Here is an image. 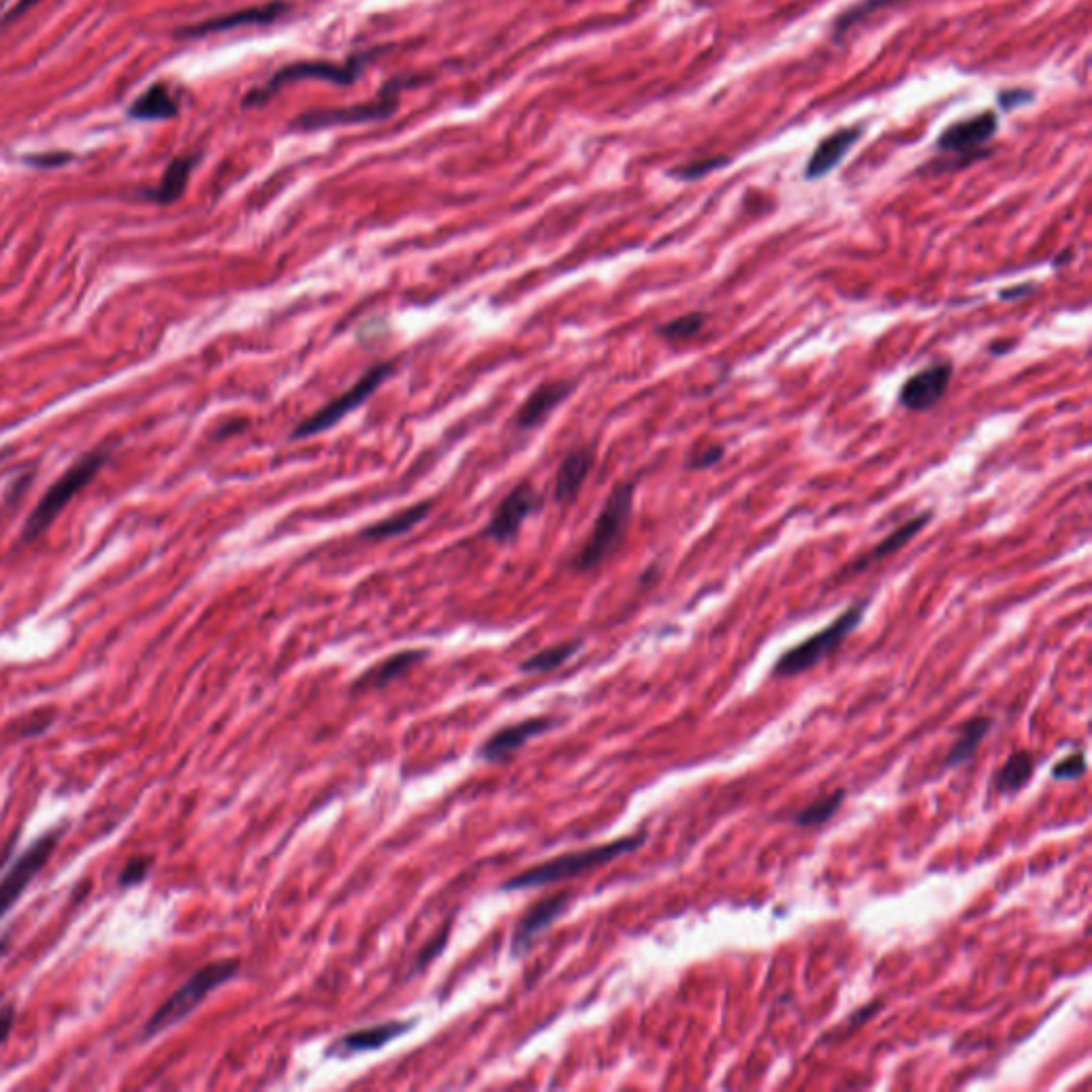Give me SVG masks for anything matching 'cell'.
Here are the masks:
<instances>
[{"instance_id": "obj_31", "label": "cell", "mask_w": 1092, "mask_h": 1092, "mask_svg": "<svg viewBox=\"0 0 1092 1092\" xmlns=\"http://www.w3.org/2000/svg\"><path fill=\"white\" fill-rule=\"evenodd\" d=\"M725 457V447L723 444H717V442H711V444H702L700 449H696L690 459H687L685 468L690 472H702V470H711L715 468L717 463H721Z\"/></svg>"}, {"instance_id": "obj_15", "label": "cell", "mask_w": 1092, "mask_h": 1092, "mask_svg": "<svg viewBox=\"0 0 1092 1092\" xmlns=\"http://www.w3.org/2000/svg\"><path fill=\"white\" fill-rule=\"evenodd\" d=\"M595 447H579L565 455L555 476V502L559 506H570L579 500L585 480L595 465Z\"/></svg>"}, {"instance_id": "obj_8", "label": "cell", "mask_w": 1092, "mask_h": 1092, "mask_svg": "<svg viewBox=\"0 0 1092 1092\" xmlns=\"http://www.w3.org/2000/svg\"><path fill=\"white\" fill-rule=\"evenodd\" d=\"M393 372H395V363L393 361L378 363V366H374L372 370H368L366 374H363L348 391H344L342 395L334 397L329 403H325V406H322L320 410H316L312 417L301 421L291 431V440H305V437L318 435L322 431L336 427L346 415H350L356 408H361L363 403H366L384 384V380H389L393 376Z\"/></svg>"}, {"instance_id": "obj_39", "label": "cell", "mask_w": 1092, "mask_h": 1092, "mask_svg": "<svg viewBox=\"0 0 1092 1092\" xmlns=\"http://www.w3.org/2000/svg\"><path fill=\"white\" fill-rule=\"evenodd\" d=\"M16 1024V1005L7 1003L0 1007V1043H5Z\"/></svg>"}, {"instance_id": "obj_36", "label": "cell", "mask_w": 1092, "mask_h": 1092, "mask_svg": "<svg viewBox=\"0 0 1092 1092\" xmlns=\"http://www.w3.org/2000/svg\"><path fill=\"white\" fill-rule=\"evenodd\" d=\"M26 165L38 167V169H50V167H62L71 160L69 152H44V154H30L22 158Z\"/></svg>"}, {"instance_id": "obj_32", "label": "cell", "mask_w": 1092, "mask_h": 1092, "mask_svg": "<svg viewBox=\"0 0 1092 1092\" xmlns=\"http://www.w3.org/2000/svg\"><path fill=\"white\" fill-rule=\"evenodd\" d=\"M727 163H730V158H704V160H696V163H690V165H683V167L672 169L670 176L676 178V180L692 182V180H700V178L709 176V174L715 171V169L725 167Z\"/></svg>"}, {"instance_id": "obj_41", "label": "cell", "mask_w": 1092, "mask_h": 1092, "mask_svg": "<svg viewBox=\"0 0 1092 1092\" xmlns=\"http://www.w3.org/2000/svg\"><path fill=\"white\" fill-rule=\"evenodd\" d=\"M1014 346H1016V340H996V342H992V344L988 346V350H990V354L1001 356V354L1011 352V348H1014Z\"/></svg>"}, {"instance_id": "obj_38", "label": "cell", "mask_w": 1092, "mask_h": 1092, "mask_svg": "<svg viewBox=\"0 0 1092 1092\" xmlns=\"http://www.w3.org/2000/svg\"><path fill=\"white\" fill-rule=\"evenodd\" d=\"M1037 293V285L1035 282H1024V285H1016V287H1007V289H1001L998 291V299L1001 301H1018V299H1027L1031 295Z\"/></svg>"}, {"instance_id": "obj_40", "label": "cell", "mask_w": 1092, "mask_h": 1092, "mask_svg": "<svg viewBox=\"0 0 1092 1092\" xmlns=\"http://www.w3.org/2000/svg\"><path fill=\"white\" fill-rule=\"evenodd\" d=\"M38 3H42V0H18V3L5 14V18H3V22H0V24L5 26V24H11V22L20 20L26 11H30V9H32L34 5H38Z\"/></svg>"}, {"instance_id": "obj_43", "label": "cell", "mask_w": 1092, "mask_h": 1092, "mask_svg": "<svg viewBox=\"0 0 1092 1092\" xmlns=\"http://www.w3.org/2000/svg\"><path fill=\"white\" fill-rule=\"evenodd\" d=\"M9 945H11V939L7 935L0 937V960H3V956L9 952Z\"/></svg>"}, {"instance_id": "obj_35", "label": "cell", "mask_w": 1092, "mask_h": 1092, "mask_svg": "<svg viewBox=\"0 0 1092 1092\" xmlns=\"http://www.w3.org/2000/svg\"><path fill=\"white\" fill-rule=\"evenodd\" d=\"M54 721V713L52 711H38L34 715H30L28 719H24V723L18 727L20 737H38L44 735L48 727L52 725Z\"/></svg>"}, {"instance_id": "obj_21", "label": "cell", "mask_w": 1092, "mask_h": 1092, "mask_svg": "<svg viewBox=\"0 0 1092 1092\" xmlns=\"http://www.w3.org/2000/svg\"><path fill=\"white\" fill-rule=\"evenodd\" d=\"M429 656V651L425 649H408V651H399V654H393L389 656L387 660L378 662L374 668H370L368 672H363L354 685H352V692H372V690H382V687L391 685L393 681H397L399 676H403L406 672H410L417 664H421L425 658Z\"/></svg>"}, {"instance_id": "obj_26", "label": "cell", "mask_w": 1092, "mask_h": 1092, "mask_svg": "<svg viewBox=\"0 0 1092 1092\" xmlns=\"http://www.w3.org/2000/svg\"><path fill=\"white\" fill-rule=\"evenodd\" d=\"M992 727V719L990 717H974L968 719L958 733V739L956 743L952 745L950 749V755H948V766L950 768H956L964 762H968L970 757L976 755L978 747L982 745V741L988 737Z\"/></svg>"}, {"instance_id": "obj_3", "label": "cell", "mask_w": 1092, "mask_h": 1092, "mask_svg": "<svg viewBox=\"0 0 1092 1092\" xmlns=\"http://www.w3.org/2000/svg\"><path fill=\"white\" fill-rule=\"evenodd\" d=\"M111 457L109 447H99L86 455L79 457L54 484L38 500L34 510L28 514L24 528H22V542H32L42 534H46L54 521L60 516V512L82 494L88 484L101 474V470L107 465Z\"/></svg>"}, {"instance_id": "obj_42", "label": "cell", "mask_w": 1092, "mask_h": 1092, "mask_svg": "<svg viewBox=\"0 0 1092 1092\" xmlns=\"http://www.w3.org/2000/svg\"><path fill=\"white\" fill-rule=\"evenodd\" d=\"M241 427H246V423H244V421H239L237 425H231V423H229V425H224V427H222V429H220V431H218L216 435H218V437H227V433H233L235 429H241Z\"/></svg>"}, {"instance_id": "obj_34", "label": "cell", "mask_w": 1092, "mask_h": 1092, "mask_svg": "<svg viewBox=\"0 0 1092 1092\" xmlns=\"http://www.w3.org/2000/svg\"><path fill=\"white\" fill-rule=\"evenodd\" d=\"M1086 773V755L1084 751H1073L1059 764L1051 768V777L1061 781H1073L1080 779Z\"/></svg>"}, {"instance_id": "obj_33", "label": "cell", "mask_w": 1092, "mask_h": 1092, "mask_svg": "<svg viewBox=\"0 0 1092 1092\" xmlns=\"http://www.w3.org/2000/svg\"><path fill=\"white\" fill-rule=\"evenodd\" d=\"M152 864H154L152 856H133L125 864L123 873H119V879H117L119 887H133V885L143 883L152 871Z\"/></svg>"}, {"instance_id": "obj_2", "label": "cell", "mask_w": 1092, "mask_h": 1092, "mask_svg": "<svg viewBox=\"0 0 1092 1092\" xmlns=\"http://www.w3.org/2000/svg\"><path fill=\"white\" fill-rule=\"evenodd\" d=\"M237 974H239V960L235 958L214 960V962H208L201 968H196L194 974L167 1001L160 1003L154 1014L145 1020L141 1039H154L156 1035L180 1024L214 990L231 982Z\"/></svg>"}, {"instance_id": "obj_5", "label": "cell", "mask_w": 1092, "mask_h": 1092, "mask_svg": "<svg viewBox=\"0 0 1092 1092\" xmlns=\"http://www.w3.org/2000/svg\"><path fill=\"white\" fill-rule=\"evenodd\" d=\"M372 54H358L344 62H331V60H301L287 66H279L265 84L257 86L244 97L246 109L263 107L267 105L282 88H287L295 82H303V79H316V82H327L336 86H352L356 79L363 75V69L370 62Z\"/></svg>"}, {"instance_id": "obj_13", "label": "cell", "mask_w": 1092, "mask_h": 1092, "mask_svg": "<svg viewBox=\"0 0 1092 1092\" xmlns=\"http://www.w3.org/2000/svg\"><path fill=\"white\" fill-rule=\"evenodd\" d=\"M555 725V719L551 717H532L518 723H510L502 730H498L489 741H484L480 747V757L487 762H502L508 760L514 751L528 745L532 739L549 733Z\"/></svg>"}, {"instance_id": "obj_24", "label": "cell", "mask_w": 1092, "mask_h": 1092, "mask_svg": "<svg viewBox=\"0 0 1092 1092\" xmlns=\"http://www.w3.org/2000/svg\"><path fill=\"white\" fill-rule=\"evenodd\" d=\"M178 101L169 86L152 84L141 97H137L129 109L133 119H171L178 115Z\"/></svg>"}, {"instance_id": "obj_37", "label": "cell", "mask_w": 1092, "mask_h": 1092, "mask_svg": "<svg viewBox=\"0 0 1092 1092\" xmlns=\"http://www.w3.org/2000/svg\"><path fill=\"white\" fill-rule=\"evenodd\" d=\"M1033 92L1031 90H1024V88H1014V90H1005L998 95V103L1003 109H1014V107H1020V105H1027L1029 101H1033Z\"/></svg>"}, {"instance_id": "obj_28", "label": "cell", "mask_w": 1092, "mask_h": 1092, "mask_svg": "<svg viewBox=\"0 0 1092 1092\" xmlns=\"http://www.w3.org/2000/svg\"><path fill=\"white\" fill-rule=\"evenodd\" d=\"M845 800V790H836L820 800H816L814 804H808L806 808H802V811L794 814L792 822L796 826H802V828H814V826H822L826 824L828 820H832V816L838 811L841 804Z\"/></svg>"}, {"instance_id": "obj_30", "label": "cell", "mask_w": 1092, "mask_h": 1092, "mask_svg": "<svg viewBox=\"0 0 1092 1092\" xmlns=\"http://www.w3.org/2000/svg\"><path fill=\"white\" fill-rule=\"evenodd\" d=\"M889 3H897V0H862L860 5H856V7H852V9H847V11L841 14V16L836 18V22H834V36H836V38L845 36L849 30H852V28L858 24V22H862L864 18H869V14L881 9V7L889 5Z\"/></svg>"}, {"instance_id": "obj_1", "label": "cell", "mask_w": 1092, "mask_h": 1092, "mask_svg": "<svg viewBox=\"0 0 1092 1092\" xmlns=\"http://www.w3.org/2000/svg\"><path fill=\"white\" fill-rule=\"evenodd\" d=\"M636 489V480L619 482L611 496L606 498L600 514L595 516L591 534L577 553L575 568L579 572H591L600 568L604 561H609L623 547L632 525Z\"/></svg>"}, {"instance_id": "obj_23", "label": "cell", "mask_w": 1092, "mask_h": 1092, "mask_svg": "<svg viewBox=\"0 0 1092 1092\" xmlns=\"http://www.w3.org/2000/svg\"><path fill=\"white\" fill-rule=\"evenodd\" d=\"M198 160H201V154L176 156L169 163V167L165 169L163 178H160L158 186L148 190L145 196L150 201H154V204H158V206L176 204L178 198L184 196V192L188 188V180H190V176H192Z\"/></svg>"}, {"instance_id": "obj_29", "label": "cell", "mask_w": 1092, "mask_h": 1092, "mask_svg": "<svg viewBox=\"0 0 1092 1092\" xmlns=\"http://www.w3.org/2000/svg\"><path fill=\"white\" fill-rule=\"evenodd\" d=\"M707 322H709L707 312H690V314H683L674 320L664 322V325L656 329V334L668 342H685V340L696 338L707 327Z\"/></svg>"}, {"instance_id": "obj_11", "label": "cell", "mask_w": 1092, "mask_h": 1092, "mask_svg": "<svg viewBox=\"0 0 1092 1092\" xmlns=\"http://www.w3.org/2000/svg\"><path fill=\"white\" fill-rule=\"evenodd\" d=\"M954 378V363L939 358L907 378L899 391V406L909 412H928L939 406Z\"/></svg>"}, {"instance_id": "obj_12", "label": "cell", "mask_w": 1092, "mask_h": 1092, "mask_svg": "<svg viewBox=\"0 0 1092 1092\" xmlns=\"http://www.w3.org/2000/svg\"><path fill=\"white\" fill-rule=\"evenodd\" d=\"M998 129V117L994 111H984V113H978L974 117H966L962 119V123H956L952 127H948L939 141H937V148L945 154H956V156H964V154H970L976 152L980 145H984L986 141H990L994 137Z\"/></svg>"}, {"instance_id": "obj_22", "label": "cell", "mask_w": 1092, "mask_h": 1092, "mask_svg": "<svg viewBox=\"0 0 1092 1092\" xmlns=\"http://www.w3.org/2000/svg\"><path fill=\"white\" fill-rule=\"evenodd\" d=\"M433 510V502L431 500H425V502H419V504H412L408 508H403L387 518H380L378 523L370 525V528H366L361 532V538L363 540H370V542H380V540H391V538H397V536H403L412 532L415 528H419V525L431 514Z\"/></svg>"}, {"instance_id": "obj_7", "label": "cell", "mask_w": 1092, "mask_h": 1092, "mask_svg": "<svg viewBox=\"0 0 1092 1092\" xmlns=\"http://www.w3.org/2000/svg\"><path fill=\"white\" fill-rule=\"evenodd\" d=\"M417 77H395L391 82L384 84V88L378 92L376 99L358 103L352 107H340V109H314L308 113H301L293 119L291 131L301 133H314V131H325V129H338V127H350V125H366V123H382L399 109V95L417 86Z\"/></svg>"}, {"instance_id": "obj_4", "label": "cell", "mask_w": 1092, "mask_h": 1092, "mask_svg": "<svg viewBox=\"0 0 1092 1092\" xmlns=\"http://www.w3.org/2000/svg\"><path fill=\"white\" fill-rule=\"evenodd\" d=\"M644 841H646V834H634V836H623L611 843L593 845V847L581 849V852H570V854L551 858L542 864H536L528 871H523L521 875L512 877L510 881L504 883V889H530V887L557 883V881L570 879V877H579L587 871H593L625 854L636 852L638 847L644 845Z\"/></svg>"}, {"instance_id": "obj_16", "label": "cell", "mask_w": 1092, "mask_h": 1092, "mask_svg": "<svg viewBox=\"0 0 1092 1092\" xmlns=\"http://www.w3.org/2000/svg\"><path fill=\"white\" fill-rule=\"evenodd\" d=\"M287 11H289V5H285V3L259 5V7H250V9H241V11H233V14H227V16L212 18L208 22H201V24L190 26V28H182L180 36H208V34L227 32V30H233V28H239V26L273 24L275 20H279Z\"/></svg>"}, {"instance_id": "obj_25", "label": "cell", "mask_w": 1092, "mask_h": 1092, "mask_svg": "<svg viewBox=\"0 0 1092 1092\" xmlns=\"http://www.w3.org/2000/svg\"><path fill=\"white\" fill-rule=\"evenodd\" d=\"M1035 755L1031 751H1016L1011 753V757L998 768V773L994 775V790L1001 792V794H1016L1020 792L1033 777L1035 773Z\"/></svg>"}, {"instance_id": "obj_18", "label": "cell", "mask_w": 1092, "mask_h": 1092, "mask_svg": "<svg viewBox=\"0 0 1092 1092\" xmlns=\"http://www.w3.org/2000/svg\"><path fill=\"white\" fill-rule=\"evenodd\" d=\"M412 1027H415L412 1020H403V1022L401 1020H393V1022H384V1024H378V1027L352 1031V1033L340 1037L329 1047V1055L346 1059V1057L363 1055V1051H374L378 1047H384L387 1043H391L399 1035L408 1033Z\"/></svg>"}, {"instance_id": "obj_9", "label": "cell", "mask_w": 1092, "mask_h": 1092, "mask_svg": "<svg viewBox=\"0 0 1092 1092\" xmlns=\"http://www.w3.org/2000/svg\"><path fill=\"white\" fill-rule=\"evenodd\" d=\"M66 828H69L66 824H60L38 836L9 867L5 877L0 879V917L7 915L14 909V905L22 899V895L26 893V887L32 883V879L42 873L46 864L52 860Z\"/></svg>"}, {"instance_id": "obj_19", "label": "cell", "mask_w": 1092, "mask_h": 1092, "mask_svg": "<svg viewBox=\"0 0 1092 1092\" xmlns=\"http://www.w3.org/2000/svg\"><path fill=\"white\" fill-rule=\"evenodd\" d=\"M933 516H935L933 510H924V512L911 516L909 521L901 523L895 532H889V534H887V536H885L875 549H871L864 557H860V559L854 561L852 565H847L845 572H847V575H860V572H864L867 568H871V565H875V563H879V561H883V559H887V557L897 555L901 549H905V547H907V544H909V542H911V540L924 530V528H926V525H928L930 521H933Z\"/></svg>"}, {"instance_id": "obj_6", "label": "cell", "mask_w": 1092, "mask_h": 1092, "mask_svg": "<svg viewBox=\"0 0 1092 1092\" xmlns=\"http://www.w3.org/2000/svg\"><path fill=\"white\" fill-rule=\"evenodd\" d=\"M871 600L864 597L860 602H854L847 611H843L832 623H828L824 630L816 632L814 636L804 638L792 649H788L777 662L773 672L777 676H796L802 672H808L816 668L820 662L830 658L838 646L847 640V636L862 623Z\"/></svg>"}, {"instance_id": "obj_20", "label": "cell", "mask_w": 1092, "mask_h": 1092, "mask_svg": "<svg viewBox=\"0 0 1092 1092\" xmlns=\"http://www.w3.org/2000/svg\"><path fill=\"white\" fill-rule=\"evenodd\" d=\"M862 127H849V129H841L832 135H828L814 152V156L808 158V165H806V180H822L826 178L836 165H841V160L847 156V152L852 150L860 137H862Z\"/></svg>"}, {"instance_id": "obj_14", "label": "cell", "mask_w": 1092, "mask_h": 1092, "mask_svg": "<svg viewBox=\"0 0 1092 1092\" xmlns=\"http://www.w3.org/2000/svg\"><path fill=\"white\" fill-rule=\"evenodd\" d=\"M575 391L572 380H553L536 387L530 397L523 401V406L514 415V425L523 431L540 427L555 408L568 399Z\"/></svg>"}, {"instance_id": "obj_10", "label": "cell", "mask_w": 1092, "mask_h": 1092, "mask_svg": "<svg viewBox=\"0 0 1092 1092\" xmlns=\"http://www.w3.org/2000/svg\"><path fill=\"white\" fill-rule=\"evenodd\" d=\"M542 506L544 498L534 484L530 480L518 482L494 510L489 525L484 528V536L498 544L514 542L523 530L525 521L540 512Z\"/></svg>"}, {"instance_id": "obj_17", "label": "cell", "mask_w": 1092, "mask_h": 1092, "mask_svg": "<svg viewBox=\"0 0 1092 1092\" xmlns=\"http://www.w3.org/2000/svg\"><path fill=\"white\" fill-rule=\"evenodd\" d=\"M568 905H570V895L561 893V895L542 899L528 913H525L521 917L516 930H514V937H512V952H514V956H521L525 950H528L534 943V939L542 933V930H547L559 915H563V911L568 909Z\"/></svg>"}, {"instance_id": "obj_27", "label": "cell", "mask_w": 1092, "mask_h": 1092, "mask_svg": "<svg viewBox=\"0 0 1092 1092\" xmlns=\"http://www.w3.org/2000/svg\"><path fill=\"white\" fill-rule=\"evenodd\" d=\"M581 646H583L581 640L559 642V644L549 646V649H544L540 654H534L532 658L525 660L521 664V670L523 672H551V670L563 666L575 654H579Z\"/></svg>"}, {"instance_id": "obj_44", "label": "cell", "mask_w": 1092, "mask_h": 1092, "mask_svg": "<svg viewBox=\"0 0 1092 1092\" xmlns=\"http://www.w3.org/2000/svg\"><path fill=\"white\" fill-rule=\"evenodd\" d=\"M1071 257H1073V252H1071V250H1067V252H1065V255H1063L1061 259H1057V267H1063V265H1067V263L1071 261Z\"/></svg>"}]
</instances>
